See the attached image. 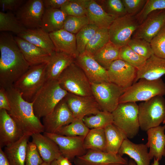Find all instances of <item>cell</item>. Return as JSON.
<instances>
[{"label":"cell","mask_w":165,"mask_h":165,"mask_svg":"<svg viewBox=\"0 0 165 165\" xmlns=\"http://www.w3.org/2000/svg\"><path fill=\"white\" fill-rule=\"evenodd\" d=\"M17 36L44 50L50 55L56 51L49 33L41 28L27 29Z\"/></svg>","instance_id":"4316f807"},{"label":"cell","mask_w":165,"mask_h":165,"mask_svg":"<svg viewBox=\"0 0 165 165\" xmlns=\"http://www.w3.org/2000/svg\"><path fill=\"white\" fill-rule=\"evenodd\" d=\"M109 41L108 29L99 28L88 43L85 51L93 55Z\"/></svg>","instance_id":"e575fe53"},{"label":"cell","mask_w":165,"mask_h":165,"mask_svg":"<svg viewBox=\"0 0 165 165\" xmlns=\"http://www.w3.org/2000/svg\"><path fill=\"white\" fill-rule=\"evenodd\" d=\"M57 161L58 165H72L70 160L62 155L60 156Z\"/></svg>","instance_id":"f5cc1de1"},{"label":"cell","mask_w":165,"mask_h":165,"mask_svg":"<svg viewBox=\"0 0 165 165\" xmlns=\"http://www.w3.org/2000/svg\"><path fill=\"white\" fill-rule=\"evenodd\" d=\"M146 144H136L128 138L123 141L118 154L122 156L128 155L136 163L137 165H150V159Z\"/></svg>","instance_id":"d4e9b609"},{"label":"cell","mask_w":165,"mask_h":165,"mask_svg":"<svg viewBox=\"0 0 165 165\" xmlns=\"http://www.w3.org/2000/svg\"><path fill=\"white\" fill-rule=\"evenodd\" d=\"M90 130L82 120L75 119L69 124L61 128L56 134L70 137H86Z\"/></svg>","instance_id":"8d00e7d4"},{"label":"cell","mask_w":165,"mask_h":165,"mask_svg":"<svg viewBox=\"0 0 165 165\" xmlns=\"http://www.w3.org/2000/svg\"><path fill=\"white\" fill-rule=\"evenodd\" d=\"M74 119L64 98L50 113L42 118L44 132L56 134L61 128L69 124Z\"/></svg>","instance_id":"7c38bea8"},{"label":"cell","mask_w":165,"mask_h":165,"mask_svg":"<svg viewBox=\"0 0 165 165\" xmlns=\"http://www.w3.org/2000/svg\"><path fill=\"white\" fill-rule=\"evenodd\" d=\"M43 162L35 145L29 141L26 150L25 165H40Z\"/></svg>","instance_id":"bcb514c9"},{"label":"cell","mask_w":165,"mask_h":165,"mask_svg":"<svg viewBox=\"0 0 165 165\" xmlns=\"http://www.w3.org/2000/svg\"><path fill=\"white\" fill-rule=\"evenodd\" d=\"M0 165H11L4 151L0 147Z\"/></svg>","instance_id":"816d5d0a"},{"label":"cell","mask_w":165,"mask_h":165,"mask_svg":"<svg viewBox=\"0 0 165 165\" xmlns=\"http://www.w3.org/2000/svg\"><path fill=\"white\" fill-rule=\"evenodd\" d=\"M67 16L60 9H45L41 28L49 33L62 29Z\"/></svg>","instance_id":"f546056e"},{"label":"cell","mask_w":165,"mask_h":165,"mask_svg":"<svg viewBox=\"0 0 165 165\" xmlns=\"http://www.w3.org/2000/svg\"><path fill=\"white\" fill-rule=\"evenodd\" d=\"M5 89L10 106L8 112L24 135L43 133V126L35 114L32 103L24 99L13 86Z\"/></svg>","instance_id":"7a4b0ae2"},{"label":"cell","mask_w":165,"mask_h":165,"mask_svg":"<svg viewBox=\"0 0 165 165\" xmlns=\"http://www.w3.org/2000/svg\"><path fill=\"white\" fill-rule=\"evenodd\" d=\"M64 99L75 119L82 120L87 115L101 111L93 95L81 96L68 93Z\"/></svg>","instance_id":"5bb4252c"},{"label":"cell","mask_w":165,"mask_h":165,"mask_svg":"<svg viewBox=\"0 0 165 165\" xmlns=\"http://www.w3.org/2000/svg\"><path fill=\"white\" fill-rule=\"evenodd\" d=\"M32 142L36 146L43 162L51 163L62 155L58 146L52 140L41 133L31 136Z\"/></svg>","instance_id":"7402d4cb"},{"label":"cell","mask_w":165,"mask_h":165,"mask_svg":"<svg viewBox=\"0 0 165 165\" xmlns=\"http://www.w3.org/2000/svg\"><path fill=\"white\" fill-rule=\"evenodd\" d=\"M90 1V0H68L60 9L68 16H85Z\"/></svg>","instance_id":"f35d334b"},{"label":"cell","mask_w":165,"mask_h":165,"mask_svg":"<svg viewBox=\"0 0 165 165\" xmlns=\"http://www.w3.org/2000/svg\"><path fill=\"white\" fill-rule=\"evenodd\" d=\"M43 134L53 140L58 146L62 155L70 160L86 153L83 146L85 136L70 137L45 132Z\"/></svg>","instance_id":"9a60e30c"},{"label":"cell","mask_w":165,"mask_h":165,"mask_svg":"<svg viewBox=\"0 0 165 165\" xmlns=\"http://www.w3.org/2000/svg\"><path fill=\"white\" fill-rule=\"evenodd\" d=\"M113 124L131 139L138 133L140 128L138 119V105L135 102L119 103L112 113Z\"/></svg>","instance_id":"ba28073f"},{"label":"cell","mask_w":165,"mask_h":165,"mask_svg":"<svg viewBox=\"0 0 165 165\" xmlns=\"http://www.w3.org/2000/svg\"><path fill=\"white\" fill-rule=\"evenodd\" d=\"M57 80L61 87L68 93L81 96H92L90 82L75 61L64 70Z\"/></svg>","instance_id":"5b68a950"},{"label":"cell","mask_w":165,"mask_h":165,"mask_svg":"<svg viewBox=\"0 0 165 165\" xmlns=\"http://www.w3.org/2000/svg\"><path fill=\"white\" fill-rule=\"evenodd\" d=\"M40 165H50V163L43 162Z\"/></svg>","instance_id":"6f0895ef"},{"label":"cell","mask_w":165,"mask_h":165,"mask_svg":"<svg viewBox=\"0 0 165 165\" xmlns=\"http://www.w3.org/2000/svg\"><path fill=\"white\" fill-rule=\"evenodd\" d=\"M45 8L43 0H28L15 13L18 20L27 29L41 28Z\"/></svg>","instance_id":"8fae6325"},{"label":"cell","mask_w":165,"mask_h":165,"mask_svg":"<svg viewBox=\"0 0 165 165\" xmlns=\"http://www.w3.org/2000/svg\"><path fill=\"white\" fill-rule=\"evenodd\" d=\"M68 93L57 80L47 81L31 102L36 116L40 119L50 113Z\"/></svg>","instance_id":"3957f363"},{"label":"cell","mask_w":165,"mask_h":165,"mask_svg":"<svg viewBox=\"0 0 165 165\" xmlns=\"http://www.w3.org/2000/svg\"><path fill=\"white\" fill-rule=\"evenodd\" d=\"M127 45L135 52L146 60L154 55L150 43L144 39L132 38Z\"/></svg>","instance_id":"ee69618b"},{"label":"cell","mask_w":165,"mask_h":165,"mask_svg":"<svg viewBox=\"0 0 165 165\" xmlns=\"http://www.w3.org/2000/svg\"><path fill=\"white\" fill-rule=\"evenodd\" d=\"M139 25L134 16L128 14L115 19L108 28L110 41L119 48L127 45Z\"/></svg>","instance_id":"30bf717a"},{"label":"cell","mask_w":165,"mask_h":165,"mask_svg":"<svg viewBox=\"0 0 165 165\" xmlns=\"http://www.w3.org/2000/svg\"><path fill=\"white\" fill-rule=\"evenodd\" d=\"M126 89L119 103L147 101L156 96L165 95V83L161 78L154 80L141 79Z\"/></svg>","instance_id":"277c9868"},{"label":"cell","mask_w":165,"mask_h":165,"mask_svg":"<svg viewBox=\"0 0 165 165\" xmlns=\"http://www.w3.org/2000/svg\"><path fill=\"white\" fill-rule=\"evenodd\" d=\"M165 118V99L155 96L138 105V119L141 129L147 131L160 126Z\"/></svg>","instance_id":"52a82bcc"},{"label":"cell","mask_w":165,"mask_h":165,"mask_svg":"<svg viewBox=\"0 0 165 165\" xmlns=\"http://www.w3.org/2000/svg\"><path fill=\"white\" fill-rule=\"evenodd\" d=\"M137 71L125 61L118 59L114 61L107 70L109 82L125 90L134 83Z\"/></svg>","instance_id":"4fadbf2b"},{"label":"cell","mask_w":165,"mask_h":165,"mask_svg":"<svg viewBox=\"0 0 165 165\" xmlns=\"http://www.w3.org/2000/svg\"><path fill=\"white\" fill-rule=\"evenodd\" d=\"M126 158L118 154L89 150L84 155L77 157L74 160L76 165H108L111 164H128Z\"/></svg>","instance_id":"ac0fdd59"},{"label":"cell","mask_w":165,"mask_h":165,"mask_svg":"<svg viewBox=\"0 0 165 165\" xmlns=\"http://www.w3.org/2000/svg\"><path fill=\"white\" fill-rule=\"evenodd\" d=\"M119 59L125 61L138 70L143 66L146 60L134 51L127 45L120 48Z\"/></svg>","instance_id":"ab89813d"},{"label":"cell","mask_w":165,"mask_h":165,"mask_svg":"<svg viewBox=\"0 0 165 165\" xmlns=\"http://www.w3.org/2000/svg\"><path fill=\"white\" fill-rule=\"evenodd\" d=\"M4 109L9 112L10 109L9 102L6 89L0 87V110Z\"/></svg>","instance_id":"681fc988"},{"label":"cell","mask_w":165,"mask_h":165,"mask_svg":"<svg viewBox=\"0 0 165 165\" xmlns=\"http://www.w3.org/2000/svg\"><path fill=\"white\" fill-rule=\"evenodd\" d=\"M49 35L56 51L67 53L75 58L78 55L75 34L62 29Z\"/></svg>","instance_id":"cb8c5ba5"},{"label":"cell","mask_w":165,"mask_h":165,"mask_svg":"<svg viewBox=\"0 0 165 165\" xmlns=\"http://www.w3.org/2000/svg\"><path fill=\"white\" fill-rule=\"evenodd\" d=\"M68 0H43L45 9H61Z\"/></svg>","instance_id":"f907efd6"},{"label":"cell","mask_w":165,"mask_h":165,"mask_svg":"<svg viewBox=\"0 0 165 165\" xmlns=\"http://www.w3.org/2000/svg\"><path fill=\"white\" fill-rule=\"evenodd\" d=\"M163 123L164 125L165 126V118L163 122Z\"/></svg>","instance_id":"91938a15"},{"label":"cell","mask_w":165,"mask_h":165,"mask_svg":"<svg viewBox=\"0 0 165 165\" xmlns=\"http://www.w3.org/2000/svg\"><path fill=\"white\" fill-rule=\"evenodd\" d=\"M151 165H159V161L154 158V161Z\"/></svg>","instance_id":"11a10c76"},{"label":"cell","mask_w":165,"mask_h":165,"mask_svg":"<svg viewBox=\"0 0 165 165\" xmlns=\"http://www.w3.org/2000/svg\"><path fill=\"white\" fill-rule=\"evenodd\" d=\"M165 126L151 128L146 132L148 142L146 144L149 148V153L151 160L153 158L159 161L165 156Z\"/></svg>","instance_id":"44dd1931"},{"label":"cell","mask_w":165,"mask_h":165,"mask_svg":"<svg viewBox=\"0 0 165 165\" xmlns=\"http://www.w3.org/2000/svg\"><path fill=\"white\" fill-rule=\"evenodd\" d=\"M85 149L106 152V140L104 128L90 129L85 137Z\"/></svg>","instance_id":"d6a6232c"},{"label":"cell","mask_w":165,"mask_h":165,"mask_svg":"<svg viewBox=\"0 0 165 165\" xmlns=\"http://www.w3.org/2000/svg\"><path fill=\"white\" fill-rule=\"evenodd\" d=\"M164 75L165 59L154 54L146 60L143 66L138 70L134 83L141 79H157L161 78Z\"/></svg>","instance_id":"484cf974"},{"label":"cell","mask_w":165,"mask_h":165,"mask_svg":"<svg viewBox=\"0 0 165 165\" xmlns=\"http://www.w3.org/2000/svg\"><path fill=\"white\" fill-rule=\"evenodd\" d=\"M165 24V9L154 11L139 24L132 38L144 39L150 43Z\"/></svg>","instance_id":"2e32d148"},{"label":"cell","mask_w":165,"mask_h":165,"mask_svg":"<svg viewBox=\"0 0 165 165\" xmlns=\"http://www.w3.org/2000/svg\"><path fill=\"white\" fill-rule=\"evenodd\" d=\"M86 16L89 23L95 25L99 28L108 29L115 19L107 13L95 0H90Z\"/></svg>","instance_id":"f1b7e54d"},{"label":"cell","mask_w":165,"mask_h":165,"mask_svg":"<svg viewBox=\"0 0 165 165\" xmlns=\"http://www.w3.org/2000/svg\"><path fill=\"white\" fill-rule=\"evenodd\" d=\"M89 24V20L86 15L82 16L67 15L63 29L75 35L83 27Z\"/></svg>","instance_id":"7bdbcfd3"},{"label":"cell","mask_w":165,"mask_h":165,"mask_svg":"<svg viewBox=\"0 0 165 165\" xmlns=\"http://www.w3.org/2000/svg\"><path fill=\"white\" fill-rule=\"evenodd\" d=\"M27 29L20 23L12 12H0V31L12 32L17 35Z\"/></svg>","instance_id":"836d02e7"},{"label":"cell","mask_w":165,"mask_h":165,"mask_svg":"<svg viewBox=\"0 0 165 165\" xmlns=\"http://www.w3.org/2000/svg\"><path fill=\"white\" fill-rule=\"evenodd\" d=\"M93 96L101 111L112 113L119 104V100L125 90L110 82L91 83Z\"/></svg>","instance_id":"9c48e42d"},{"label":"cell","mask_w":165,"mask_h":165,"mask_svg":"<svg viewBox=\"0 0 165 165\" xmlns=\"http://www.w3.org/2000/svg\"><path fill=\"white\" fill-rule=\"evenodd\" d=\"M120 49L109 41L93 56L97 62L107 70L114 61L119 59Z\"/></svg>","instance_id":"1f68e13d"},{"label":"cell","mask_w":165,"mask_h":165,"mask_svg":"<svg viewBox=\"0 0 165 165\" xmlns=\"http://www.w3.org/2000/svg\"><path fill=\"white\" fill-rule=\"evenodd\" d=\"M50 165H58L57 162V160H55L50 163Z\"/></svg>","instance_id":"9f6ffc18"},{"label":"cell","mask_w":165,"mask_h":165,"mask_svg":"<svg viewBox=\"0 0 165 165\" xmlns=\"http://www.w3.org/2000/svg\"><path fill=\"white\" fill-rule=\"evenodd\" d=\"M26 1L24 0H0V7L3 10L16 12Z\"/></svg>","instance_id":"c3c4849f"},{"label":"cell","mask_w":165,"mask_h":165,"mask_svg":"<svg viewBox=\"0 0 165 165\" xmlns=\"http://www.w3.org/2000/svg\"><path fill=\"white\" fill-rule=\"evenodd\" d=\"M105 11L115 19L127 14L122 0H96Z\"/></svg>","instance_id":"60d3db41"},{"label":"cell","mask_w":165,"mask_h":165,"mask_svg":"<svg viewBox=\"0 0 165 165\" xmlns=\"http://www.w3.org/2000/svg\"><path fill=\"white\" fill-rule=\"evenodd\" d=\"M108 165H128V164H119V163H114V164H110Z\"/></svg>","instance_id":"680465c9"},{"label":"cell","mask_w":165,"mask_h":165,"mask_svg":"<svg viewBox=\"0 0 165 165\" xmlns=\"http://www.w3.org/2000/svg\"><path fill=\"white\" fill-rule=\"evenodd\" d=\"M147 0H122L127 14L135 16L142 9Z\"/></svg>","instance_id":"7dc6e473"},{"label":"cell","mask_w":165,"mask_h":165,"mask_svg":"<svg viewBox=\"0 0 165 165\" xmlns=\"http://www.w3.org/2000/svg\"><path fill=\"white\" fill-rule=\"evenodd\" d=\"M106 140V152L117 154L123 141L127 138L126 134L113 124L104 128Z\"/></svg>","instance_id":"4dcf8cb0"},{"label":"cell","mask_w":165,"mask_h":165,"mask_svg":"<svg viewBox=\"0 0 165 165\" xmlns=\"http://www.w3.org/2000/svg\"><path fill=\"white\" fill-rule=\"evenodd\" d=\"M75 62L85 73L91 83L109 82L107 70L101 66L93 56L85 51L75 58Z\"/></svg>","instance_id":"e0dca14e"},{"label":"cell","mask_w":165,"mask_h":165,"mask_svg":"<svg viewBox=\"0 0 165 165\" xmlns=\"http://www.w3.org/2000/svg\"><path fill=\"white\" fill-rule=\"evenodd\" d=\"M165 9V0H147L141 11L134 16L139 24L152 13Z\"/></svg>","instance_id":"b9f144b4"},{"label":"cell","mask_w":165,"mask_h":165,"mask_svg":"<svg viewBox=\"0 0 165 165\" xmlns=\"http://www.w3.org/2000/svg\"><path fill=\"white\" fill-rule=\"evenodd\" d=\"M150 43L154 54L165 59V24Z\"/></svg>","instance_id":"f6af8a7d"},{"label":"cell","mask_w":165,"mask_h":165,"mask_svg":"<svg viewBox=\"0 0 165 165\" xmlns=\"http://www.w3.org/2000/svg\"><path fill=\"white\" fill-rule=\"evenodd\" d=\"M0 86L6 89L13 86L30 66L11 34L0 33Z\"/></svg>","instance_id":"6da1fadb"},{"label":"cell","mask_w":165,"mask_h":165,"mask_svg":"<svg viewBox=\"0 0 165 165\" xmlns=\"http://www.w3.org/2000/svg\"><path fill=\"white\" fill-rule=\"evenodd\" d=\"M24 134L8 112L0 110V147L9 145L19 140Z\"/></svg>","instance_id":"d6986e66"},{"label":"cell","mask_w":165,"mask_h":165,"mask_svg":"<svg viewBox=\"0 0 165 165\" xmlns=\"http://www.w3.org/2000/svg\"><path fill=\"white\" fill-rule=\"evenodd\" d=\"M98 29L95 25L89 23L75 35L78 55L85 51L88 43Z\"/></svg>","instance_id":"74e56055"},{"label":"cell","mask_w":165,"mask_h":165,"mask_svg":"<svg viewBox=\"0 0 165 165\" xmlns=\"http://www.w3.org/2000/svg\"><path fill=\"white\" fill-rule=\"evenodd\" d=\"M46 63L30 66L13 86L23 98L31 102L35 95L47 81Z\"/></svg>","instance_id":"8992f818"},{"label":"cell","mask_w":165,"mask_h":165,"mask_svg":"<svg viewBox=\"0 0 165 165\" xmlns=\"http://www.w3.org/2000/svg\"><path fill=\"white\" fill-rule=\"evenodd\" d=\"M14 38L30 66L48 62L51 55L44 50L17 36Z\"/></svg>","instance_id":"ffe728a7"},{"label":"cell","mask_w":165,"mask_h":165,"mask_svg":"<svg viewBox=\"0 0 165 165\" xmlns=\"http://www.w3.org/2000/svg\"><path fill=\"white\" fill-rule=\"evenodd\" d=\"M30 137L24 135L16 141L5 147L4 152L11 165H25L27 148Z\"/></svg>","instance_id":"83f0119b"},{"label":"cell","mask_w":165,"mask_h":165,"mask_svg":"<svg viewBox=\"0 0 165 165\" xmlns=\"http://www.w3.org/2000/svg\"><path fill=\"white\" fill-rule=\"evenodd\" d=\"M82 120L89 129L104 128L113 123V117L112 113L101 111L94 116H85Z\"/></svg>","instance_id":"d590c367"},{"label":"cell","mask_w":165,"mask_h":165,"mask_svg":"<svg viewBox=\"0 0 165 165\" xmlns=\"http://www.w3.org/2000/svg\"><path fill=\"white\" fill-rule=\"evenodd\" d=\"M128 165H137L135 162L132 159H130L128 161Z\"/></svg>","instance_id":"db71d44e"},{"label":"cell","mask_w":165,"mask_h":165,"mask_svg":"<svg viewBox=\"0 0 165 165\" xmlns=\"http://www.w3.org/2000/svg\"><path fill=\"white\" fill-rule=\"evenodd\" d=\"M75 60L74 57L67 53L56 51L53 52L46 64L47 81L57 80L64 70Z\"/></svg>","instance_id":"603a6c76"}]
</instances>
